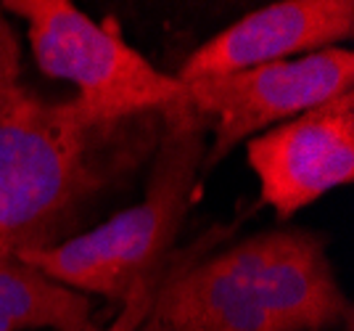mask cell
Wrapping results in <instances>:
<instances>
[{"label":"cell","instance_id":"cell-6","mask_svg":"<svg viewBox=\"0 0 354 331\" xmlns=\"http://www.w3.org/2000/svg\"><path fill=\"white\" fill-rule=\"evenodd\" d=\"M262 204L281 220L354 181V91L246 141Z\"/></svg>","mask_w":354,"mask_h":331},{"label":"cell","instance_id":"cell-2","mask_svg":"<svg viewBox=\"0 0 354 331\" xmlns=\"http://www.w3.org/2000/svg\"><path fill=\"white\" fill-rule=\"evenodd\" d=\"M159 114L162 130L138 204L61 244L16 255L80 294L119 302L124 310L109 331H138L146 318L204 175L209 122L191 106L188 91Z\"/></svg>","mask_w":354,"mask_h":331},{"label":"cell","instance_id":"cell-7","mask_svg":"<svg viewBox=\"0 0 354 331\" xmlns=\"http://www.w3.org/2000/svg\"><path fill=\"white\" fill-rule=\"evenodd\" d=\"M354 35L352 0H281L241 16L191 51L172 75L188 85L336 48Z\"/></svg>","mask_w":354,"mask_h":331},{"label":"cell","instance_id":"cell-8","mask_svg":"<svg viewBox=\"0 0 354 331\" xmlns=\"http://www.w3.org/2000/svg\"><path fill=\"white\" fill-rule=\"evenodd\" d=\"M93 323V297L0 252V331H80Z\"/></svg>","mask_w":354,"mask_h":331},{"label":"cell","instance_id":"cell-9","mask_svg":"<svg viewBox=\"0 0 354 331\" xmlns=\"http://www.w3.org/2000/svg\"><path fill=\"white\" fill-rule=\"evenodd\" d=\"M21 85V43L8 21V14L0 8V101Z\"/></svg>","mask_w":354,"mask_h":331},{"label":"cell","instance_id":"cell-5","mask_svg":"<svg viewBox=\"0 0 354 331\" xmlns=\"http://www.w3.org/2000/svg\"><path fill=\"white\" fill-rule=\"evenodd\" d=\"M185 88L191 106L207 117L212 133L201 167L207 175L238 143L354 91V53L344 46L323 48L310 56L196 80Z\"/></svg>","mask_w":354,"mask_h":331},{"label":"cell","instance_id":"cell-4","mask_svg":"<svg viewBox=\"0 0 354 331\" xmlns=\"http://www.w3.org/2000/svg\"><path fill=\"white\" fill-rule=\"evenodd\" d=\"M27 27L40 72L72 82L77 101L101 122L133 120L185 96L172 72L156 69L111 21H95L69 0H3Z\"/></svg>","mask_w":354,"mask_h":331},{"label":"cell","instance_id":"cell-1","mask_svg":"<svg viewBox=\"0 0 354 331\" xmlns=\"http://www.w3.org/2000/svg\"><path fill=\"white\" fill-rule=\"evenodd\" d=\"M162 114L101 122L77 98L45 101L19 85L0 101V252L77 236L80 223L153 154Z\"/></svg>","mask_w":354,"mask_h":331},{"label":"cell","instance_id":"cell-10","mask_svg":"<svg viewBox=\"0 0 354 331\" xmlns=\"http://www.w3.org/2000/svg\"><path fill=\"white\" fill-rule=\"evenodd\" d=\"M80 331H104V329H101V326H98V323H95V321H93V323H88V326H85V329H80Z\"/></svg>","mask_w":354,"mask_h":331},{"label":"cell","instance_id":"cell-3","mask_svg":"<svg viewBox=\"0 0 354 331\" xmlns=\"http://www.w3.org/2000/svg\"><path fill=\"white\" fill-rule=\"evenodd\" d=\"M349 321L325 241L278 228L175 271L138 331H328Z\"/></svg>","mask_w":354,"mask_h":331}]
</instances>
